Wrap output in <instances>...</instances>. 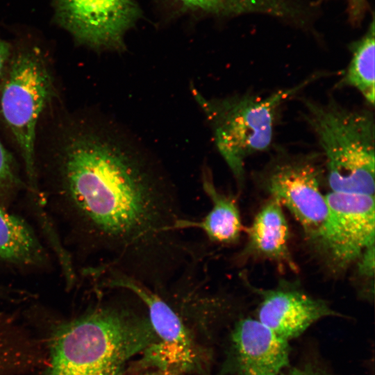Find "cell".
<instances>
[{
  "instance_id": "1",
  "label": "cell",
  "mask_w": 375,
  "mask_h": 375,
  "mask_svg": "<svg viewBox=\"0 0 375 375\" xmlns=\"http://www.w3.org/2000/svg\"><path fill=\"white\" fill-rule=\"evenodd\" d=\"M58 186L85 236L110 255L103 269L146 283L181 264L188 249L181 217L161 165L130 132L108 118H84L62 135Z\"/></svg>"
},
{
  "instance_id": "2",
  "label": "cell",
  "mask_w": 375,
  "mask_h": 375,
  "mask_svg": "<svg viewBox=\"0 0 375 375\" xmlns=\"http://www.w3.org/2000/svg\"><path fill=\"white\" fill-rule=\"evenodd\" d=\"M156 340L144 306L105 303L57 328L47 375H123Z\"/></svg>"
},
{
  "instance_id": "3",
  "label": "cell",
  "mask_w": 375,
  "mask_h": 375,
  "mask_svg": "<svg viewBox=\"0 0 375 375\" xmlns=\"http://www.w3.org/2000/svg\"><path fill=\"white\" fill-rule=\"evenodd\" d=\"M303 103V117L321 148L331 192L374 196L373 112L348 108L331 98L326 103Z\"/></svg>"
},
{
  "instance_id": "4",
  "label": "cell",
  "mask_w": 375,
  "mask_h": 375,
  "mask_svg": "<svg viewBox=\"0 0 375 375\" xmlns=\"http://www.w3.org/2000/svg\"><path fill=\"white\" fill-rule=\"evenodd\" d=\"M317 75L267 95L247 92L207 99L191 88L211 127L215 145L238 187H242L244 182L247 158L271 147L282 104L315 80Z\"/></svg>"
},
{
  "instance_id": "5",
  "label": "cell",
  "mask_w": 375,
  "mask_h": 375,
  "mask_svg": "<svg viewBox=\"0 0 375 375\" xmlns=\"http://www.w3.org/2000/svg\"><path fill=\"white\" fill-rule=\"evenodd\" d=\"M101 286L126 291L144 306L156 340L138 358L139 370L160 369L183 375H208L212 351L175 304L140 280L108 269Z\"/></svg>"
},
{
  "instance_id": "6",
  "label": "cell",
  "mask_w": 375,
  "mask_h": 375,
  "mask_svg": "<svg viewBox=\"0 0 375 375\" xmlns=\"http://www.w3.org/2000/svg\"><path fill=\"white\" fill-rule=\"evenodd\" d=\"M47 58L37 45L12 49L0 81V114L18 147L28 181L36 194V131L53 90Z\"/></svg>"
},
{
  "instance_id": "7",
  "label": "cell",
  "mask_w": 375,
  "mask_h": 375,
  "mask_svg": "<svg viewBox=\"0 0 375 375\" xmlns=\"http://www.w3.org/2000/svg\"><path fill=\"white\" fill-rule=\"evenodd\" d=\"M256 176L258 185L288 209L311 242L328 213L322 190L325 178L322 154L279 149Z\"/></svg>"
},
{
  "instance_id": "8",
  "label": "cell",
  "mask_w": 375,
  "mask_h": 375,
  "mask_svg": "<svg viewBox=\"0 0 375 375\" xmlns=\"http://www.w3.org/2000/svg\"><path fill=\"white\" fill-rule=\"evenodd\" d=\"M326 218L311 242L335 274L344 272L375 242L374 196L330 192Z\"/></svg>"
},
{
  "instance_id": "9",
  "label": "cell",
  "mask_w": 375,
  "mask_h": 375,
  "mask_svg": "<svg viewBox=\"0 0 375 375\" xmlns=\"http://www.w3.org/2000/svg\"><path fill=\"white\" fill-rule=\"evenodd\" d=\"M56 20L76 42L98 51H123L141 17L135 0H53Z\"/></svg>"
},
{
  "instance_id": "10",
  "label": "cell",
  "mask_w": 375,
  "mask_h": 375,
  "mask_svg": "<svg viewBox=\"0 0 375 375\" xmlns=\"http://www.w3.org/2000/svg\"><path fill=\"white\" fill-rule=\"evenodd\" d=\"M289 342L257 319L236 317L228 332L219 375H278L290 367Z\"/></svg>"
},
{
  "instance_id": "11",
  "label": "cell",
  "mask_w": 375,
  "mask_h": 375,
  "mask_svg": "<svg viewBox=\"0 0 375 375\" xmlns=\"http://www.w3.org/2000/svg\"><path fill=\"white\" fill-rule=\"evenodd\" d=\"M255 291L260 296L256 319L288 342L320 319L342 317L325 300L310 295L297 284L281 281L274 288Z\"/></svg>"
},
{
  "instance_id": "12",
  "label": "cell",
  "mask_w": 375,
  "mask_h": 375,
  "mask_svg": "<svg viewBox=\"0 0 375 375\" xmlns=\"http://www.w3.org/2000/svg\"><path fill=\"white\" fill-rule=\"evenodd\" d=\"M247 241L240 253L242 259L272 262L281 268L297 272L290 249V229L282 206L269 198L247 228Z\"/></svg>"
},
{
  "instance_id": "13",
  "label": "cell",
  "mask_w": 375,
  "mask_h": 375,
  "mask_svg": "<svg viewBox=\"0 0 375 375\" xmlns=\"http://www.w3.org/2000/svg\"><path fill=\"white\" fill-rule=\"evenodd\" d=\"M202 187L210 199L212 207L199 221L180 218L174 226L176 231L188 228L202 231L212 242L231 244L236 242L243 231V225L236 198L220 192L215 185L209 169L204 168Z\"/></svg>"
},
{
  "instance_id": "14",
  "label": "cell",
  "mask_w": 375,
  "mask_h": 375,
  "mask_svg": "<svg viewBox=\"0 0 375 375\" xmlns=\"http://www.w3.org/2000/svg\"><path fill=\"white\" fill-rule=\"evenodd\" d=\"M0 259L15 265L38 267L45 263V251L29 224L0 204Z\"/></svg>"
},
{
  "instance_id": "15",
  "label": "cell",
  "mask_w": 375,
  "mask_h": 375,
  "mask_svg": "<svg viewBox=\"0 0 375 375\" xmlns=\"http://www.w3.org/2000/svg\"><path fill=\"white\" fill-rule=\"evenodd\" d=\"M186 8L219 17L261 14L293 21L298 6L292 0H177Z\"/></svg>"
},
{
  "instance_id": "16",
  "label": "cell",
  "mask_w": 375,
  "mask_h": 375,
  "mask_svg": "<svg viewBox=\"0 0 375 375\" xmlns=\"http://www.w3.org/2000/svg\"><path fill=\"white\" fill-rule=\"evenodd\" d=\"M351 60L340 81L342 85L356 89L374 106L375 97V24L372 16L367 31L349 46Z\"/></svg>"
},
{
  "instance_id": "17",
  "label": "cell",
  "mask_w": 375,
  "mask_h": 375,
  "mask_svg": "<svg viewBox=\"0 0 375 375\" xmlns=\"http://www.w3.org/2000/svg\"><path fill=\"white\" fill-rule=\"evenodd\" d=\"M374 245H372L365 249L355 263L357 278L365 282L359 296L369 302L374 300V287L370 285V281L374 283Z\"/></svg>"
},
{
  "instance_id": "18",
  "label": "cell",
  "mask_w": 375,
  "mask_h": 375,
  "mask_svg": "<svg viewBox=\"0 0 375 375\" xmlns=\"http://www.w3.org/2000/svg\"><path fill=\"white\" fill-rule=\"evenodd\" d=\"M19 182L14 159L0 139V197L13 190Z\"/></svg>"
},
{
  "instance_id": "19",
  "label": "cell",
  "mask_w": 375,
  "mask_h": 375,
  "mask_svg": "<svg viewBox=\"0 0 375 375\" xmlns=\"http://www.w3.org/2000/svg\"><path fill=\"white\" fill-rule=\"evenodd\" d=\"M278 375H334L323 361L315 356L304 358L288 367Z\"/></svg>"
},
{
  "instance_id": "20",
  "label": "cell",
  "mask_w": 375,
  "mask_h": 375,
  "mask_svg": "<svg viewBox=\"0 0 375 375\" xmlns=\"http://www.w3.org/2000/svg\"><path fill=\"white\" fill-rule=\"evenodd\" d=\"M349 19L358 24L364 19L369 8V0H345Z\"/></svg>"
},
{
  "instance_id": "21",
  "label": "cell",
  "mask_w": 375,
  "mask_h": 375,
  "mask_svg": "<svg viewBox=\"0 0 375 375\" xmlns=\"http://www.w3.org/2000/svg\"><path fill=\"white\" fill-rule=\"evenodd\" d=\"M12 49L8 42L0 38V81L8 66Z\"/></svg>"
},
{
  "instance_id": "22",
  "label": "cell",
  "mask_w": 375,
  "mask_h": 375,
  "mask_svg": "<svg viewBox=\"0 0 375 375\" xmlns=\"http://www.w3.org/2000/svg\"><path fill=\"white\" fill-rule=\"evenodd\" d=\"M137 375H183V374L168 372V371L160 370V369H148V370L142 371V372Z\"/></svg>"
}]
</instances>
